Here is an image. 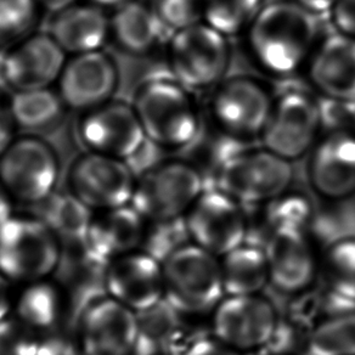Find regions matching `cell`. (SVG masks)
<instances>
[{
  "mask_svg": "<svg viewBox=\"0 0 355 355\" xmlns=\"http://www.w3.org/2000/svg\"><path fill=\"white\" fill-rule=\"evenodd\" d=\"M243 37L253 64L275 78L304 72L322 38L318 16L293 0L266 3Z\"/></svg>",
  "mask_w": 355,
  "mask_h": 355,
  "instance_id": "6da1fadb",
  "label": "cell"
},
{
  "mask_svg": "<svg viewBox=\"0 0 355 355\" xmlns=\"http://www.w3.org/2000/svg\"><path fill=\"white\" fill-rule=\"evenodd\" d=\"M173 77L148 79L134 95L133 107L145 137L163 150L190 146L201 133V114L191 94Z\"/></svg>",
  "mask_w": 355,
  "mask_h": 355,
  "instance_id": "7a4b0ae2",
  "label": "cell"
},
{
  "mask_svg": "<svg viewBox=\"0 0 355 355\" xmlns=\"http://www.w3.org/2000/svg\"><path fill=\"white\" fill-rule=\"evenodd\" d=\"M64 246L33 213H14L0 224V277L12 286L53 277Z\"/></svg>",
  "mask_w": 355,
  "mask_h": 355,
  "instance_id": "3957f363",
  "label": "cell"
},
{
  "mask_svg": "<svg viewBox=\"0 0 355 355\" xmlns=\"http://www.w3.org/2000/svg\"><path fill=\"white\" fill-rule=\"evenodd\" d=\"M202 193V173L198 166L174 158L138 175L130 205L146 222H174L187 216Z\"/></svg>",
  "mask_w": 355,
  "mask_h": 355,
  "instance_id": "277c9868",
  "label": "cell"
},
{
  "mask_svg": "<svg viewBox=\"0 0 355 355\" xmlns=\"http://www.w3.org/2000/svg\"><path fill=\"white\" fill-rule=\"evenodd\" d=\"M167 55L173 78L191 92L216 88L232 64L229 38L202 21L172 33Z\"/></svg>",
  "mask_w": 355,
  "mask_h": 355,
  "instance_id": "5b68a950",
  "label": "cell"
},
{
  "mask_svg": "<svg viewBox=\"0 0 355 355\" xmlns=\"http://www.w3.org/2000/svg\"><path fill=\"white\" fill-rule=\"evenodd\" d=\"M292 162L268 148H235L217 167L218 189L240 203H266L287 193Z\"/></svg>",
  "mask_w": 355,
  "mask_h": 355,
  "instance_id": "8992f818",
  "label": "cell"
},
{
  "mask_svg": "<svg viewBox=\"0 0 355 355\" xmlns=\"http://www.w3.org/2000/svg\"><path fill=\"white\" fill-rule=\"evenodd\" d=\"M60 174L58 153L40 135L16 137L0 156V182L16 205L27 208L58 190Z\"/></svg>",
  "mask_w": 355,
  "mask_h": 355,
  "instance_id": "52a82bcc",
  "label": "cell"
},
{
  "mask_svg": "<svg viewBox=\"0 0 355 355\" xmlns=\"http://www.w3.org/2000/svg\"><path fill=\"white\" fill-rule=\"evenodd\" d=\"M275 96L259 79L229 77L213 88L208 109L213 124L237 143L261 138L272 114Z\"/></svg>",
  "mask_w": 355,
  "mask_h": 355,
  "instance_id": "ba28073f",
  "label": "cell"
},
{
  "mask_svg": "<svg viewBox=\"0 0 355 355\" xmlns=\"http://www.w3.org/2000/svg\"><path fill=\"white\" fill-rule=\"evenodd\" d=\"M166 300L178 311H202L224 296L218 257L195 243H184L162 261Z\"/></svg>",
  "mask_w": 355,
  "mask_h": 355,
  "instance_id": "9c48e42d",
  "label": "cell"
},
{
  "mask_svg": "<svg viewBox=\"0 0 355 355\" xmlns=\"http://www.w3.org/2000/svg\"><path fill=\"white\" fill-rule=\"evenodd\" d=\"M322 124L324 112L315 96L302 89H287L275 96L261 145L293 162L311 153L322 135Z\"/></svg>",
  "mask_w": 355,
  "mask_h": 355,
  "instance_id": "30bf717a",
  "label": "cell"
},
{
  "mask_svg": "<svg viewBox=\"0 0 355 355\" xmlns=\"http://www.w3.org/2000/svg\"><path fill=\"white\" fill-rule=\"evenodd\" d=\"M137 174L128 163L99 153H80L69 164L67 190L93 212L132 202Z\"/></svg>",
  "mask_w": 355,
  "mask_h": 355,
  "instance_id": "8fae6325",
  "label": "cell"
},
{
  "mask_svg": "<svg viewBox=\"0 0 355 355\" xmlns=\"http://www.w3.org/2000/svg\"><path fill=\"white\" fill-rule=\"evenodd\" d=\"M77 133L87 151L125 162L148 143L133 105L122 100H110L80 114Z\"/></svg>",
  "mask_w": 355,
  "mask_h": 355,
  "instance_id": "7c38bea8",
  "label": "cell"
},
{
  "mask_svg": "<svg viewBox=\"0 0 355 355\" xmlns=\"http://www.w3.org/2000/svg\"><path fill=\"white\" fill-rule=\"evenodd\" d=\"M185 229L193 243L224 257L243 245L248 227L240 202L217 189L201 193L187 213Z\"/></svg>",
  "mask_w": 355,
  "mask_h": 355,
  "instance_id": "4fadbf2b",
  "label": "cell"
},
{
  "mask_svg": "<svg viewBox=\"0 0 355 355\" xmlns=\"http://www.w3.org/2000/svg\"><path fill=\"white\" fill-rule=\"evenodd\" d=\"M82 355H135L137 313L101 297L84 309L74 324Z\"/></svg>",
  "mask_w": 355,
  "mask_h": 355,
  "instance_id": "5bb4252c",
  "label": "cell"
},
{
  "mask_svg": "<svg viewBox=\"0 0 355 355\" xmlns=\"http://www.w3.org/2000/svg\"><path fill=\"white\" fill-rule=\"evenodd\" d=\"M213 335L237 352L268 345L277 335L279 318L272 303L259 295L227 296L213 313Z\"/></svg>",
  "mask_w": 355,
  "mask_h": 355,
  "instance_id": "9a60e30c",
  "label": "cell"
},
{
  "mask_svg": "<svg viewBox=\"0 0 355 355\" xmlns=\"http://www.w3.org/2000/svg\"><path fill=\"white\" fill-rule=\"evenodd\" d=\"M56 84L66 109L83 114L114 99L119 69L103 50L73 55L66 61Z\"/></svg>",
  "mask_w": 355,
  "mask_h": 355,
  "instance_id": "2e32d148",
  "label": "cell"
},
{
  "mask_svg": "<svg viewBox=\"0 0 355 355\" xmlns=\"http://www.w3.org/2000/svg\"><path fill=\"white\" fill-rule=\"evenodd\" d=\"M106 296L135 313L166 298L162 261L143 250L110 261L105 270Z\"/></svg>",
  "mask_w": 355,
  "mask_h": 355,
  "instance_id": "e0dca14e",
  "label": "cell"
},
{
  "mask_svg": "<svg viewBox=\"0 0 355 355\" xmlns=\"http://www.w3.org/2000/svg\"><path fill=\"white\" fill-rule=\"evenodd\" d=\"M308 178L321 198L345 200L355 193V132L336 128L322 134L309 153Z\"/></svg>",
  "mask_w": 355,
  "mask_h": 355,
  "instance_id": "ac0fdd59",
  "label": "cell"
},
{
  "mask_svg": "<svg viewBox=\"0 0 355 355\" xmlns=\"http://www.w3.org/2000/svg\"><path fill=\"white\" fill-rule=\"evenodd\" d=\"M304 73L318 94L336 104L355 106V38L336 31L322 37Z\"/></svg>",
  "mask_w": 355,
  "mask_h": 355,
  "instance_id": "d6986e66",
  "label": "cell"
},
{
  "mask_svg": "<svg viewBox=\"0 0 355 355\" xmlns=\"http://www.w3.org/2000/svg\"><path fill=\"white\" fill-rule=\"evenodd\" d=\"M66 61L67 54L48 32H35L8 48L6 84L11 90L51 88Z\"/></svg>",
  "mask_w": 355,
  "mask_h": 355,
  "instance_id": "ffe728a7",
  "label": "cell"
},
{
  "mask_svg": "<svg viewBox=\"0 0 355 355\" xmlns=\"http://www.w3.org/2000/svg\"><path fill=\"white\" fill-rule=\"evenodd\" d=\"M264 253L270 282L279 291L297 293L314 280L315 257L303 229H274L268 235Z\"/></svg>",
  "mask_w": 355,
  "mask_h": 355,
  "instance_id": "44dd1931",
  "label": "cell"
},
{
  "mask_svg": "<svg viewBox=\"0 0 355 355\" xmlns=\"http://www.w3.org/2000/svg\"><path fill=\"white\" fill-rule=\"evenodd\" d=\"M146 225L132 205L94 212L84 245L93 256L109 264L141 248Z\"/></svg>",
  "mask_w": 355,
  "mask_h": 355,
  "instance_id": "7402d4cb",
  "label": "cell"
},
{
  "mask_svg": "<svg viewBox=\"0 0 355 355\" xmlns=\"http://www.w3.org/2000/svg\"><path fill=\"white\" fill-rule=\"evenodd\" d=\"M106 266L88 251L84 242L64 245L61 261L53 277L67 298L73 324L89 304L106 296Z\"/></svg>",
  "mask_w": 355,
  "mask_h": 355,
  "instance_id": "603a6c76",
  "label": "cell"
},
{
  "mask_svg": "<svg viewBox=\"0 0 355 355\" xmlns=\"http://www.w3.org/2000/svg\"><path fill=\"white\" fill-rule=\"evenodd\" d=\"M49 33L67 55L98 51L110 40V16L90 1H77L51 14Z\"/></svg>",
  "mask_w": 355,
  "mask_h": 355,
  "instance_id": "cb8c5ba5",
  "label": "cell"
},
{
  "mask_svg": "<svg viewBox=\"0 0 355 355\" xmlns=\"http://www.w3.org/2000/svg\"><path fill=\"white\" fill-rule=\"evenodd\" d=\"M14 293L12 315L35 335L74 326L69 302L54 277L26 284Z\"/></svg>",
  "mask_w": 355,
  "mask_h": 355,
  "instance_id": "d4e9b609",
  "label": "cell"
},
{
  "mask_svg": "<svg viewBox=\"0 0 355 355\" xmlns=\"http://www.w3.org/2000/svg\"><path fill=\"white\" fill-rule=\"evenodd\" d=\"M168 32L153 6L141 0L128 1L110 16V40L130 56L153 54L163 44Z\"/></svg>",
  "mask_w": 355,
  "mask_h": 355,
  "instance_id": "484cf974",
  "label": "cell"
},
{
  "mask_svg": "<svg viewBox=\"0 0 355 355\" xmlns=\"http://www.w3.org/2000/svg\"><path fill=\"white\" fill-rule=\"evenodd\" d=\"M8 107L17 130L33 135L55 128L67 110L58 90L51 88L12 90Z\"/></svg>",
  "mask_w": 355,
  "mask_h": 355,
  "instance_id": "4316f807",
  "label": "cell"
},
{
  "mask_svg": "<svg viewBox=\"0 0 355 355\" xmlns=\"http://www.w3.org/2000/svg\"><path fill=\"white\" fill-rule=\"evenodd\" d=\"M28 209L49 227L62 246L84 242L94 214L69 190H56L44 201Z\"/></svg>",
  "mask_w": 355,
  "mask_h": 355,
  "instance_id": "83f0119b",
  "label": "cell"
},
{
  "mask_svg": "<svg viewBox=\"0 0 355 355\" xmlns=\"http://www.w3.org/2000/svg\"><path fill=\"white\" fill-rule=\"evenodd\" d=\"M222 277L227 296L258 295L270 282L264 250L242 246L223 257Z\"/></svg>",
  "mask_w": 355,
  "mask_h": 355,
  "instance_id": "f1b7e54d",
  "label": "cell"
},
{
  "mask_svg": "<svg viewBox=\"0 0 355 355\" xmlns=\"http://www.w3.org/2000/svg\"><path fill=\"white\" fill-rule=\"evenodd\" d=\"M178 311L164 298L156 306L137 313L138 343L135 355H155L173 350L180 334Z\"/></svg>",
  "mask_w": 355,
  "mask_h": 355,
  "instance_id": "f546056e",
  "label": "cell"
},
{
  "mask_svg": "<svg viewBox=\"0 0 355 355\" xmlns=\"http://www.w3.org/2000/svg\"><path fill=\"white\" fill-rule=\"evenodd\" d=\"M202 22L227 38L243 35L261 8L264 0H200Z\"/></svg>",
  "mask_w": 355,
  "mask_h": 355,
  "instance_id": "4dcf8cb0",
  "label": "cell"
},
{
  "mask_svg": "<svg viewBox=\"0 0 355 355\" xmlns=\"http://www.w3.org/2000/svg\"><path fill=\"white\" fill-rule=\"evenodd\" d=\"M306 345L311 355H355V311L321 321Z\"/></svg>",
  "mask_w": 355,
  "mask_h": 355,
  "instance_id": "1f68e13d",
  "label": "cell"
},
{
  "mask_svg": "<svg viewBox=\"0 0 355 355\" xmlns=\"http://www.w3.org/2000/svg\"><path fill=\"white\" fill-rule=\"evenodd\" d=\"M42 12L37 0H0V45L10 48L33 35Z\"/></svg>",
  "mask_w": 355,
  "mask_h": 355,
  "instance_id": "d6a6232c",
  "label": "cell"
},
{
  "mask_svg": "<svg viewBox=\"0 0 355 355\" xmlns=\"http://www.w3.org/2000/svg\"><path fill=\"white\" fill-rule=\"evenodd\" d=\"M326 266L336 286L355 296V237L336 241L327 251Z\"/></svg>",
  "mask_w": 355,
  "mask_h": 355,
  "instance_id": "836d02e7",
  "label": "cell"
},
{
  "mask_svg": "<svg viewBox=\"0 0 355 355\" xmlns=\"http://www.w3.org/2000/svg\"><path fill=\"white\" fill-rule=\"evenodd\" d=\"M153 9L171 35L202 21L200 0H156Z\"/></svg>",
  "mask_w": 355,
  "mask_h": 355,
  "instance_id": "e575fe53",
  "label": "cell"
},
{
  "mask_svg": "<svg viewBox=\"0 0 355 355\" xmlns=\"http://www.w3.org/2000/svg\"><path fill=\"white\" fill-rule=\"evenodd\" d=\"M37 335L14 316L0 322V355H35Z\"/></svg>",
  "mask_w": 355,
  "mask_h": 355,
  "instance_id": "d590c367",
  "label": "cell"
},
{
  "mask_svg": "<svg viewBox=\"0 0 355 355\" xmlns=\"http://www.w3.org/2000/svg\"><path fill=\"white\" fill-rule=\"evenodd\" d=\"M269 203H272V230L277 227L303 229L311 211L306 198L286 193Z\"/></svg>",
  "mask_w": 355,
  "mask_h": 355,
  "instance_id": "8d00e7d4",
  "label": "cell"
},
{
  "mask_svg": "<svg viewBox=\"0 0 355 355\" xmlns=\"http://www.w3.org/2000/svg\"><path fill=\"white\" fill-rule=\"evenodd\" d=\"M35 355H82L74 326L64 325L37 335Z\"/></svg>",
  "mask_w": 355,
  "mask_h": 355,
  "instance_id": "74e56055",
  "label": "cell"
},
{
  "mask_svg": "<svg viewBox=\"0 0 355 355\" xmlns=\"http://www.w3.org/2000/svg\"><path fill=\"white\" fill-rule=\"evenodd\" d=\"M330 19L336 32L355 38V0H338Z\"/></svg>",
  "mask_w": 355,
  "mask_h": 355,
  "instance_id": "f35d334b",
  "label": "cell"
},
{
  "mask_svg": "<svg viewBox=\"0 0 355 355\" xmlns=\"http://www.w3.org/2000/svg\"><path fill=\"white\" fill-rule=\"evenodd\" d=\"M183 355H241L240 352L223 343L216 337L201 338L193 342Z\"/></svg>",
  "mask_w": 355,
  "mask_h": 355,
  "instance_id": "ab89813d",
  "label": "cell"
},
{
  "mask_svg": "<svg viewBox=\"0 0 355 355\" xmlns=\"http://www.w3.org/2000/svg\"><path fill=\"white\" fill-rule=\"evenodd\" d=\"M1 96L3 94H0V156L15 140L16 132H17V128L9 112L8 98L4 100Z\"/></svg>",
  "mask_w": 355,
  "mask_h": 355,
  "instance_id": "60d3db41",
  "label": "cell"
},
{
  "mask_svg": "<svg viewBox=\"0 0 355 355\" xmlns=\"http://www.w3.org/2000/svg\"><path fill=\"white\" fill-rule=\"evenodd\" d=\"M14 293L12 285L0 277V322L12 315Z\"/></svg>",
  "mask_w": 355,
  "mask_h": 355,
  "instance_id": "b9f144b4",
  "label": "cell"
},
{
  "mask_svg": "<svg viewBox=\"0 0 355 355\" xmlns=\"http://www.w3.org/2000/svg\"><path fill=\"white\" fill-rule=\"evenodd\" d=\"M304 10L309 11L313 15H330L338 0H293Z\"/></svg>",
  "mask_w": 355,
  "mask_h": 355,
  "instance_id": "7bdbcfd3",
  "label": "cell"
},
{
  "mask_svg": "<svg viewBox=\"0 0 355 355\" xmlns=\"http://www.w3.org/2000/svg\"><path fill=\"white\" fill-rule=\"evenodd\" d=\"M15 205L14 200L0 182V224L6 222L8 218H10L15 213Z\"/></svg>",
  "mask_w": 355,
  "mask_h": 355,
  "instance_id": "ee69618b",
  "label": "cell"
},
{
  "mask_svg": "<svg viewBox=\"0 0 355 355\" xmlns=\"http://www.w3.org/2000/svg\"><path fill=\"white\" fill-rule=\"evenodd\" d=\"M77 1L79 0H37L42 10L50 12V14H55L58 11L62 10L66 6L74 4Z\"/></svg>",
  "mask_w": 355,
  "mask_h": 355,
  "instance_id": "f6af8a7d",
  "label": "cell"
},
{
  "mask_svg": "<svg viewBox=\"0 0 355 355\" xmlns=\"http://www.w3.org/2000/svg\"><path fill=\"white\" fill-rule=\"evenodd\" d=\"M6 51L8 48L0 45V94H3L6 88H9L6 79Z\"/></svg>",
  "mask_w": 355,
  "mask_h": 355,
  "instance_id": "bcb514c9",
  "label": "cell"
},
{
  "mask_svg": "<svg viewBox=\"0 0 355 355\" xmlns=\"http://www.w3.org/2000/svg\"><path fill=\"white\" fill-rule=\"evenodd\" d=\"M88 1L103 8V9H112L114 10L116 8L123 6V4L132 1V0H88Z\"/></svg>",
  "mask_w": 355,
  "mask_h": 355,
  "instance_id": "7dc6e473",
  "label": "cell"
},
{
  "mask_svg": "<svg viewBox=\"0 0 355 355\" xmlns=\"http://www.w3.org/2000/svg\"><path fill=\"white\" fill-rule=\"evenodd\" d=\"M350 114H352V129L355 132V106L349 107Z\"/></svg>",
  "mask_w": 355,
  "mask_h": 355,
  "instance_id": "c3c4849f",
  "label": "cell"
},
{
  "mask_svg": "<svg viewBox=\"0 0 355 355\" xmlns=\"http://www.w3.org/2000/svg\"><path fill=\"white\" fill-rule=\"evenodd\" d=\"M155 355H177L175 354V352L174 350H167V352H162V353H158V354Z\"/></svg>",
  "mask_w": 355,
  "mask_h": 355,
  "instance_id": "681fc988",
  "label": "cell"
},
{
  "mask_svg": "<svg viewBox=\"0 0 355 355\" xmlns=\"http://www.w3.org/2000/svg\"><path fill=\"white\" fill-rule=\"evenodd\" d=\"M277 355H290V354H277Z\"/></svg>",
  "mask_w": 355,
  "mask_h": 355,
  "instance_id": "f907efd6",
  "label": "cell"
}]
</instances>
